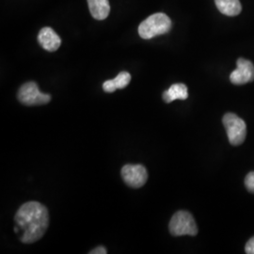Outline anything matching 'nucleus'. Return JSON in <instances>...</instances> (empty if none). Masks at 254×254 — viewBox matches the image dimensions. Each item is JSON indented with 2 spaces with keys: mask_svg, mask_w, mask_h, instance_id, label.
Masks as SVG:
<instances>
[{
  "mask_svg": "<svg viewBox=\"0 0 254 254\" xmlns=\"http://www.w3.org/2000/svg\"><path fill=\"white\" fill-rule=\"evenodd\" d=\"M91 16L96 20L107 18L110 12L109 0H88Z\"/></svg>",
  "mask_w": 254,
  "mask_h": 254,
  "instance_id": "nucleus-9",
  "label": "nucleus"
},
{
  "mask_svg": "<svg viewBox=\"0 0 254 254\" xmlns=\"http://www.w3.org/2000/svg\"><path fill=\"white\" fill-rule=\"evenodd\" d=\"M103 89H104V91H106V92H109V93L114 92V91L117 90V88H116V86H115V83L113 81V79L104 82V84H103Z\"/></svg>",
  "mask_w": 254,
  "mask_h": 254,
  "instance_id": "nucleus-14",
  "label": "nucleus"
},
{
  "mask_svg": "<svg viewBox=\"0 0 254 254\" xmlns=\"http://www.w3.org/2000/svg\"><path fill=\"white\" fill-rule=\"evenodd\" d=\"M162 97L166 103H172L177 99L186 100L189 97L188 87L182 83L173 84L168 91H164Z\"/></svg>",
  "mask_w": 254,
  "mask_h": 254,
  "instance_id": "nucleus-10",
  "label": "nucleus"
},
{
  "mask_svg": "<svg viewBox=\"0 0 254 254\" xmlns=\"http://www.w3.org/2000/svg\"><path fill=\"white\" fill-rule=\"evenodd\" d=\"M169 230L173 236H195L198 234L195 219L188 211L176 212L170 221Z\"/></svg>",
  "mask_w": 254,
  "mask_h": 254,
  "instance_id": "nucleus-3",
  "label": "nucleus"
},
{
  "mask_svg": "<svg viewBox=\"0 0 254 254\" xmlns=\"http://www.w3.org/2000/svg\"><path fill=\"white\" fill-rule=\"evenodd\" d=\"M123 180L133 189H139L145 185L148 180V173L145 167L142 165L128 164L122 169Z\"/></svg>",
  "mask_w": 254,
  "mask_h": 254,
  "instance_id": "nucleus-6",
  "label": "nucleus"
},
{
  "mask_svg": "<svg viewBox=\"0 0 254 254\" xmlns=\"http://www.w3.org/2000/svg\"><path fill=\"white\" fill-rule=\"evenodd\" d=\"M16 226L22 232L20 240L32 244L45 236L49 226V213L46 206L38 201H27L18 209L15 215Z\"/></svg>",
  "mask_w": 254,
  "mask_h": 254,
  "instance_id": "nucleus-1",
  "label": "nucleus"
},
{
  "mask_svg": "<svg viewBox=\"0 0 254 254\" xmlns=\"http://www.w3.org/2000/svg\"><path fill=\"white\" fill-rule=\"evenodd\" d=\"M171 28L172 21L170 17L162 12H157L150 15L139 25L138 34L144 40H150L168 33Z\"/></svg>",
  "mask_w": 254,
  "mask_h": 254,
  "instance_id": "nucleus-2",
  "label": "nucleus"
},
{
  "mask_svg": "<svg viewBox=\"0 0 254 254\" xmlns=\"http://www.w3.org/2000/svg\"><path fill=\"white\" fill-rule=\"evenodd\" d=\"M17 98L20 103L28 107L46 105L51 101V96L40 91L35 82H27L22 85L19 89Z\"/></svg>",
  "mask_w": 254,
  "mask_h": 254,
  "instance_id": "nucleus-5",
  "label": "nucleus"
},
{
  "mask_svg": "<svg viewBox=\"0 0 254 254\" xmlns=\"http://www.w3.org/2000/svg\"><path fill=\"white\" fill-rule=\"evenodd\" d=\"M215 3L218 10L227 16H236L242 10L239 0H215Z\"/></svg>",
  "mask_w": 254,
  "mask_h": 254,
  "instance_id": "nucleus-11",
  "label": "nucleus"
},
{
  "mask_svg": "<svg viewBox=\"0 0 254 254\" xmlns=\"http://www.w3.org/2000/svg\"><path fill=\"white\" fill-rule=\"evenodd\" d=\"M245 252L246 254H254V236L252 237L246 244Z\"/></svg>",
  "mask_w": 254,
  "mask_h": 254,
  "instance_id": "nucleus-15",
  "label": "nucleus"
},
{
  "mask_svg": "<svg viewBox=\"0 0 254 254\" xmlns=\"http://www.w3.org/2000/svg\"><path fill=\"white\" fill-rule=\"evenodd\" d=\"M245 186L248 190L254 193V172L249 173L246 176Z\"/></svg>",
  "mask_w": 254,
  "mask_h": 254,
  "instance_id": "nucleus-13",
  "label": "nucleus"
},
{
  "mask_svg": "<svg viewBox=\"0 0 254 254\" xmlns=\"http://www.w3.org/2000/svg\"><path fill=\"white\" fill-rule=\"evenodd\" d=\"M222 122L226 129L230 143L235 146L242 144L247 135L245 122L234 113H226L222 119Z\"/></svg>",
  "mask_w": 254,
  "mask_h": 254,
  "instance_id": "nucleus-4",
  "label": "nucleus"
},
{
  "mask_svg": "<svg viewBox=\"0 0 254 254\" xmlns=\"http://www.w3.org/2000/svg\"><path fill=\"white\" fill-rule=\"evenodd\" d=\"M40 46L46 51L55 52L62 45V40L51 27H44L40 30L38 35Z\"/></svg>",
  "mask_w": 254,
  "mask_h": 254,
  "instance_id": "nucleus-8",
  "label": "nucleus"
},
{
  "mask_svg": "<svg viewBox=\"0 0 254 254\" xmlns=\"http://www.w3.org/2000/svg\"><path fill=\"white\" fill-rule=\"evenodd\" d=\"M115 86L118 89H125L127 85L131 81V74L128 72H121L118 75L113 79Z\"/></svg>",
  "mask_w": 254,
  "mask_h": 254,
  "instance_id": "nucleus-12",
  "label": "nucleus"
},
{
  "mask_svg": "<svg viewBox=\"0 0 254 254\" xmlns=\"http://www.w3.org/2000/svg\"><path fill=\"white\" fill-rule=\"evenodd\" d=\"M90 254H108V252H107V250H106V248H104V247H97V248H95L94 250H92L91 252L89 253Z\"/></svg>",
  "mask_w": 254,
  "mask_h": 254,
  "instance_id": "nucleus-16",
  "label": "nucleus"
},
{
  "mask_svg": "<svg viewBox=\"0 0 254 254\" xmlns=\"http://www.w3.org/2000/svg\"><path fill=\"white\" fill-rule=\"evenodd\" d=\"M237 68L231 73L230 80L235 85H244L254 80V65L245 59H238Z\"/></svg>",
  "mask_w": 254,
  "mask_h": 254,
  "instance_id": "nucleus-7",
  "label": "nucleus"
}]
</instances>
